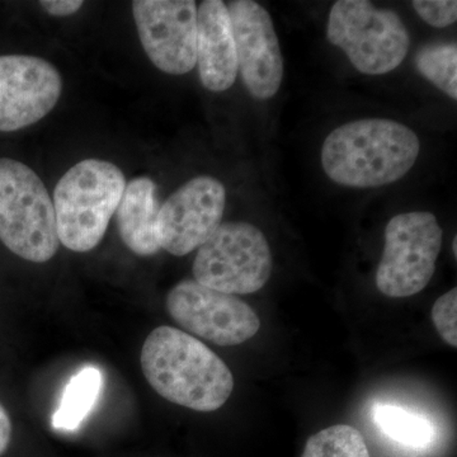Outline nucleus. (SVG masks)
<instances>
[{"mask_svg": "<svg viewBox=\"0 0 457 457\" xmlns=\"http://www.w3.org/2000/svg\"><path fill=\"white\" fill-rule=\"evenodd\" d=\"M141 369L159 395L192 411H218L230 398V369L194 336L171 327L150 333L141 350Z\"/></svg>", "mask_w": 457, "mask_h": 457, "instance_id": "1", "label": "nucleus"}, {"mask_svg": "<svg viewBox=\"0 0 457 457\" xmlns=\"http://www.w3.org/2000/svg\"><path fill=\"white\" fill-rule=\"evenodd\" d=\"M420 143L416 132L387 119L345 123L328 135L321 164L333 182L353 188L390 185L416 163Z\"/></svg>", "mask_w": 457, "mask_h": 457, "instance_id": "2", "label": "nucleus"}, {"mask_svg": "<svg viewBox=\"0 0 457 457\" xmlns=\"http://www.w3.org/2000/svg\"><path fill=\"white\" fill-rule=\"evenodd\" d=\"M125 174L102 159H84L66 171L54 191L59 242L86 253L102 242L125 191Z\"/></svg>", "mask_w": 457, "mask_h": 457, "instance_id": "3", "label": "nucleus"}, {"mask_svg": "<svg viewBox=\"0 0 457 457\" xmlns=\"http://www.w3.org/2000/svg\"><path fill=\"white\" fill-rule=\"evenodd\" d=\"M0 242L33 263L57 253L55 212L46 186L29 165L0 158Z\"/></svg>", "mask_w": 457, "mask_h": 457, "instance_id": "4", "label": "nucleus"}, {"mask_svg": "<svg viewBox=\"0 0 457 457\" xmlns=\"http://www.w3.org/2000/svg\"><path fill=\"white\" fill-rule=\"evenodd\" d=\"M327 36L357 71L368 75L390 73L404 62L411 46L407 27L398 14L366 0L336 2Z\"/></svg>", "mask_w": 457, "mask_h": 457, "instance_id": "5", "label": "nucleus"}, {"mask_svg": "<svg viewBox=\"0 0 457 457\" xmlns=\"http://www.w3.org/2000/svg\"><path fill=\"white\" fill-rule=\"evenodd\" d=\"M195 281L228 295L254 294L272 272L269 242L260 228L245 221H228L197 249Z\"/></svg>", "mask_w": 457, "mask_h": 457, "instance_id": "6", "label": "nucleus"}, {"mask_svg": "<svg viewBox=\"0 0 457 457\" xmlns=\"http://www.w3.org/2000/svg\"><path fill=\"white\" fill-rule=\"evenodd\" d=\"M441 245L442 228L433 213L394 216L385 228L383 257L376 273L378 291L399 299L425 290L435 273Z\"/></svg>", "mask_w": 457, "mask_h": 457, "instance_id": "7", "label": "nucleus"}, {"mask_svg": "<svg viewBox=\"0 0 457 457\" xmlns=\"http://www.w3.org/2000/svg\"><path fill=\"white\" fill-rule=\"evenodd\" d=\"M165 305L183 329L222 347L242 345L260 332V318L248 303L195 279L174 286Z\"/></svg>", "mask_w": 457, "mask_h": 457, "instance_id": "8", "label": "nucleus"}, {"mask_svg": "<svg viewBox=\"0 0 457 457\" xmlns=\"http://www.w3.org/2000/svg\"><path fill=\"white\" fill-rule=\"evenodd\" d=\"M132 14L143 49L159 71L183 75L196 66V2L135 0Z\"/></svg>", "mask_w": 457, "mask_h": 457, "instance_id": "9", "label": "nucleus"}, {"mask_svg": "<svg viewBox=\"0 0 457 457\" xmlns=\"http://www.w3.org/2000/svg\"><path fill=\"white\" fill-rule=\"evenodd\" d=\"M225 204L220 180L209 176L188 180L159 210V245L177 257L196 251L220 227Z\"/></svg>", "mask_w": 457, "mask_h": 457, "instance_id": "10", "label": "nucleus"}, {"mask_svg": "<svg viewBox=\"0 0 457 457\" xmlns=\"http://www.w3.org/2000/svg\"><path fill=\"white\" fill-rule=\"evenodd\" d=\"M55 66L32 55L0 56V131L22 130L55 108L62 97Z\"/></svg>", "mask_w": 457, "mask_h": 457, "instance_id": "11", "label": "nucleus"}, {"mask_svg": "<svg viewBox=\"0 0 457 457\" xmlns=\"http://www.w3.org/2000/svg\"><path fill=\"white\" fill-rule=\"evenodd\" d=\"M236 42L237 71L255 99L272 98L284 78V60L269 12L252 0L227 5Z\"/></svg>", "mask_w": 457, "mask_h": 457, "instance_id": "12", "label": "nucleus"}, {"mask_svg": "<svg viewBox=\"0 0 457 457\" xmlns=\"http://www.w3.org/2000/svg\"><path fill=\"white\" fill-rule=\"evenodd\" d=\"M197 65L201 83L212 92H224L236 83V42L221 0H204L197 8Z\"/></svg>", "mask_w": 457, "mask_h": 457, "instance_id": "13", "label": "nucleus"}, {"mask_svg": "<svg viewBox=\"0 0 457 457\" xmlns=\"http://www.w3.org/2000/svg\"><path fill=\"white\" fill-rule=\"evenodd\" d=\"M158 187L149 177H137L126 183L125 191L116 210L117 228L123 245L140 257H149L161 251L159 245Z\"/></svg>", "mask_w": 457, "mask_h": 457, "instance_id": "14", "label": "nucleus"}, {"mask_svg": "<svg viewBox=\"0 0 457 457\" xmlns=\"http://www.w3.org/2000/svg\"><path fill=\"white\" fill-rule=\"evenodd\" d=\"M104 387V375L96 366H86L71 376L53 416V427L75 431L97 404Z\"/></svg>", "mask_w": 457, "mask_h": 457, "instance_id": "15", "label": "nucleus"}, {"mask_svg": "<svg viewBox=\"0 0 457 457\" xmlns=\"http://www.w3.org/2000/svg\"><path fill=\"white\" fill-rule=\"evenodd\" d=\"M372 420L378 431L404 449L427 450L435 441L436 429L431 420L400 405L378 403L372 408Z\"/></svg>", "mask_w": 457, "mask_h": 457, "instance_id": "16", "label": "nucleus"}, {"mask_svg": "<svg viewBox=\"0 0 457 457\" xmlns=\"http://www.w3.org/2000/svg\"><path fill=\"white\" fill-rule=\"evenodd\" d=\"M302 457H371L359 429L336 425L321 429L306 442Z\"/></svg>", "mask_w": 457, "mask_h": 457, "instance_id": "17", "label": "nucleus"}, {"mask_svg": "<svg viewBox=\"0 0 457 457\" xmlns=\"http://www.w3.org/2000/svg\"><path fill=\"white\" fill-rule=\"evenodd\" d=\"M418 71L449 97L457 99L456 44L427 45L416 55Z\"/></svg>", "mask_w": 457, "mask_h": 457, "instance_id": "18", "label": "nucleus"}, {"mask_svg": "<svg viewBox=\"0 0 457 457\" xmlns=\"http://www.w3.org/2000/svg\"><path fill=\"white\" fill-rule=\"evenodd\" d=\"M457 290L438 297L432 308V320L438 335L451 347H457Z\"/></svg>", "mask_w": 457, "mask_h": 457, "instance_id": "19", "label": "nucleus"}, {"mask_svg": "<svg viewBox=\"0 0 457 457\" xmlns=\"http://www.w3.org/2000/svg\"><path fill=\"white\" fill-rule=\"evenodd\" d=\"M411 4L420 17L429 26L444 29L456 22L455 0H414Z\"/></svg>", "mask_w": 457, "mask_h": 457, "instance_id": "20", "label": "nucleus"}, {"mask_svg": "<svg viewBox=\"0 0 457 457\" xmlns=\"http://www.w3.org/2000/svg\"><path fill=\"white\" fill-rule=\"evenodd\" d=\"M40 5L47 13L55 17H68L83 7L82 0H44Z\"/></svg>", "mask_w": 457, "mask_h": 457, "instance_id": "21", "label": "nucleus"}, {"mask_svg": "<svg viewBox=\"0 0 457 457\" xmlns=\"http://www.w3.org/2000/svg\"><path fill=\"white\" fill-rule=\"evenodd\" d=\"M12 440V422L7 411L0 404V456L7 451Z\"/></svg>", "mask_w": 457, "mask_h": 457, "instance_id": "22", "label": "nucleus"}, {"mask_svg": "<svg viewBox=\"0 0 457 457\" xmlns=\"http://www.w3.org/2000/svg\"><path fill=\"white\" fill-rule=\"evenodd\" d=\"M457 239L455 237V239H453V254H455V257L457 255Z\"/></svg>", "mask_w": 457, "mask_h": 457, "instance_id": "23", "label": "nucleus"}]
</instances>
